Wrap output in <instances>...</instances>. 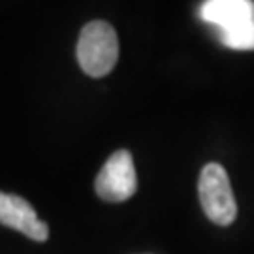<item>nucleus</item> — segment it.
<instances>
[{
  "label": "nucleus",
  "instance_id": "2",
  "mask_svg": "<svg viewBox=\"0 0 254 254\" xmlns=\"http://www.w3.org/2000/svg\"><path fill=\"white\" fill-rule=\"evenodd\" d=\"M201 209L211 222L218 226L232 224L237 217V203L226 170L217 162H209L200 173L198 183Z\"/></svg>",
  "mask_w": 254,
  "mask_h": 254
},
{
  "label": "nucleus",
  "instance_id": "1",
  "mask_svg": "<svg viewBox=\"0 0 254 254\" xmlns=\"http://www.w3.org/2000/svg\"><path fill=\"white\" fill-rule=\"evenodd\" d=\"M77 63L91 77L108 75L117 64L119 40L115 28L106 21H91L83 27L77 42Z\"/></svg>",
  "mask_w": 254,
  "mask_h": 254
},
{
  "label": "nucleus",
  "instance_id": "5",
  "mask_svg": "<svg viewBox=\"0 0 254 254\" xmlns=\"http://www.w3.org/2000/svg\"><path fill=\"white\" fill-rule=\"evenodd\" d=\"M201 19L218 27L220 30H226L254 19V2L251 0H209L200 9Z\"/></svg>",
  "mask_w": 254,
  "mask_h": 254
},
{
  "label": "nucleus",
  "instance_id": "6",
  "mask_svg": "<svg viewBox=\"0 0 254 254\" xmlns=\"http://www.w3.org/2000/svg\"><path fill=\"white\" fill-rule=\"evenodd\" d=\"M220 42L236 51H254V19L220 30Z\"/></svg>",
  "mask_w": 254,
  "mask_h": 254
},
{
  "label": "nucleus",
  "instance_id": "3",
  "mask_svg": "<svg viewBox=\"0 0 254 254\" xmlns=\"http://www.w3.org/2000/svg\"><path fill=\"white\" fill-rule=\"evenodd\" d=\"M96 194L104 201L121 203L134 196L137 189L136 168L132 154L121 149L109 156L96 177Z\"/></svg>",
  "mask_w": 254,
  "mask_h": 254
},
{
  "label": "nucleus",
  "instance_id": "4",
  "mask_svg": "<svg viewBox=\"0 0 254 254\" xmlns=\"http://www.w3.org/2000/svg\"><path fill=\"white\" fill-rule=\"evenodd\" d=\"M0 224L17 230L19 234L30 237L32 241H46L49 228L38 218L36 211L27 200L15 194L0 192Z\"/></svg>",
  "mask_w": 254,
  "mask_h": 254
}]
</instances>
